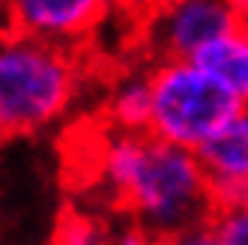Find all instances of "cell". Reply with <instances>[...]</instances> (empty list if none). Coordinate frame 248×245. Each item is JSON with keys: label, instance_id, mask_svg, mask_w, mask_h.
Instances as JSON below:
<instances>
[{"label": "cell", "instance_id": "cell-1", "mask_svg": "<svg viewBox=\"0 0 248 245\" xmlns=\"http://www.w3.org/2000/svg\"><path fill=\"white\" fill-rule=\"evenodd\" d=\"M102 180L153 239L209 224L216 215L198 153L150 132H114L102 150Z\"/></svg>", "mask_w": 248, "mask_h": 245}, {"label": "cell", "instance_id": "cell-2", "mask_svg": "<svg viewBox=\"0 0 248 245\" xmlns=\"http://www.w3.org/2000/svg\"><path fill=\"white\" fill-rule=\"evenodd\" d=\"M78 63L69 48L9 33L0 39V141L39 135L72 108Z\"/></svg>", "mask_w": 248, "mask_h": 245}, {"label": "cell", "instance_id": "cell-3", "mask_svg": "<svg viewBox=\"0 0 248 245\" xmlns=\"http://www.w3.org/2000/svg\"><path fill=\"white\" fill-rule=\"evenodd\" d=\"M150 135L198 153L245 105L194 60H158L150 69Z\"/></svg>", "mask_w": 248, "mask_h": 245}, {"label": "cell", "instance_id": "cell-4", "mask_svg": "<svg viewBox=\"0 0 248 245\" xmlns=\"http://www.w3.org/2000/svg\"><path fill=\"white\" fill-rule=\"evenodd\" d=\"M245 0H180L153 12L150 48L158 60H194L206 45L242 27Z\"/></svg>", "mask_w": 248, "mask_h": 245}, {"label": "cell", "instance_id": "cell-5", "mask_svg": "<svg viewBox=\"0 0 248 245\" xmlns=\"http://www.w3.org/2000/svg\"><path fill=\"white\" fill-rule=\"evenodd\" d=\"M111 0H3L6 24L15 36L72 48L102 24Z\"/></svg>", "mask_w": 248, "mask_h": 245}, {"label": "cell", "instance_id": "cell-6", "mask_svg": "<svg viewBox=\"0 0 248 245\" xmlns=\"http://www.w3.org/2000/svg\"><path fill=\"white\" fill-rule=\"evenodd\" d=\"M198 159L203 165L216 213L248 203V108L209 138L198 150Z\"/></svg>", "mask_w": 248, "mask_h": 245}, {"label": "cell", "instance_id": "cell-7", "mask_svg": "<svg viewBox=\"0 0 248 245\" xmlns=\"http://www.w3.org/2000/svg\"><path fill=\"white\" fill-rule=\"evenodd\" d=\"M105 111L114 132H129V135H144L150 132V117H153V84L150 72H132L123 75L108 93Z\"/></svg>", "mask_w": 248, "mask_h": 245}, {"label": "cell", "instance_id": "cell-8", "mask_svg": "<svg viewBox=\"0 0 248 245\" xmlns=\"http://www.w3.org/2000/svg\"><path fill=\"white\" fill-rule=\"evenodd\" d=\"M194 63L206 69L216 81H221L248 108V36L242 33V27L206 45L194 57Z\"/></svg>", "mask_w": 248, "mask_h": 245}, {"label": "cell", "instance_id": "cell-9", "mask_svg": "<svg viewBox=\"0 0 248 245\" xmlns=\"http://www.w3.org/2000/svg\"><path fill=\"white\" fill-rule=\"evenodd\" d=\"M54 245H108V233L90 215H69L57 227Z\"/></svg>", "mask_w": 248, "mask_h": 245}, {"label": "cell", "instance_id": "cell-10", "mask_svg": "<svg viewBox=\"0 0 248 245\" xmlns=\"http://www.w3.org/2000/svg\"><path fill=\"white\" fill-rule=\"evenodd\" d=\"M218 245H248V203L233 209H218L209 218Z\"/></svg>", "mask_w": 248, "mask_h": 245}, {"label": "cell", "instance_id": "cell-11", "mask_svg": "<svg viewBox=\"0 0 248 245\" xmlns=\"http://www.w3.org/2000/svg\"><path fill=\"white\" fill-rule=\"evenodd\" d=\"M155 245H218V239L209 224H201V227H191V230H183L176 236L155 239Z\"/></svg>", "mask_w": 248, "mask_h": 245}, {"label": "cell", "instance_id": "cell-12", "mask_svg": "<svg viewBox=\"0 0 248 245\" xmlns=\"http://www.w3.org/2000/svg\"><path fill=\"white\" fill-rule=\"evenodd\" d=\"M114 245H155V239H153L147 230H140V227L135 224V227H129V230H123V233L117 236Z\"/></svg>", "mask_w": 248, "mask_h": 245}, {"label": "cell", "instance_id": "cell-13", "mask_svg": "<svg viewBox=\"0 0 248 245\" xmlns=\"http://www.w3.org/2000/svg\"><path fill=\"white\" fill-rule=\"evenodd\" d=\"M144 6H150L153 12H162V9H170V6H176L180 0H140Z\"/></svg>", "mask_w": 248, "mask_h": 245}, {"label": "cell", "instance_id": "cell-14", "mask_svg": "<svg viewBox=\"0 0 248 245\" xmlns=\"http://www.w3.org/2000/svg\"><path fill=\"white\" fill-rule=\"evenodd\" d=\"M242 33L248 36V0L242 3Z\"/></svg>", "mask_w": 248, "mask_h": 245}]
</instances>
